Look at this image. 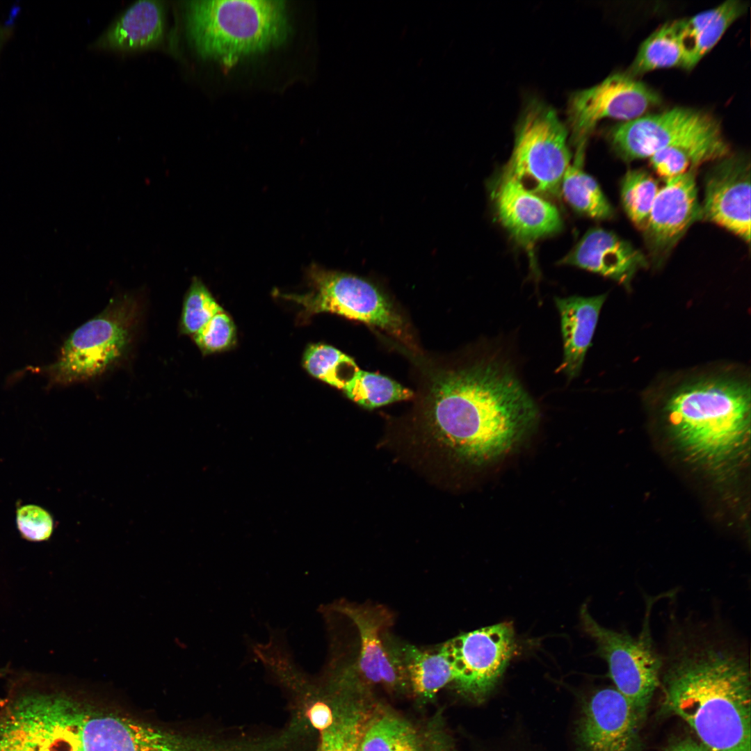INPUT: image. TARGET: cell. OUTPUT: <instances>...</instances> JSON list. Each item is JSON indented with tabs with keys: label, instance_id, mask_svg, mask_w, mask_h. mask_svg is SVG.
I'll list each match as a JSON object with an SVG mask.
<instances>
[{
	"label": "cell",
	"instance_id": "1",
	"mask_svg": "<svg viewBox=\"0 0 751 751\" xmlns=\"http://www.w3.org/2000/svg\"><path fill=\"white\" fill-rule=\"evenodd\" d=\"M433 373L424 394L426 423L435 439L462 460H496L537 423V405L501 361L483 359Z\"/></svg>",
	"mask_w": 751,
	"mask_h": 751
},
{
	"label": "cell",
	"instance_id": "2",
	"mask_svg": "<svg viewBox=\"0 0 751 751\" xmlns=\"http://www.w3.org/2000/svg\"><path fill=\"white\" fill-rule=\"evenodd\" d=\"M675 635L662 658L665 706L710 751H751L748 656L706 633Z\"/></svg>",
	"mask_w": 751,
	"mask_h": 751
},
{
	"label": "cell",
	"instance_id": "3",
	"mask_svg": "<svg viewBox=\"0 0 751 751\" xmlns=\"http://www.w3.org/2000/svg\"><path fill=\"white\" fill-rule=\"evenodd\" d=\"M85 706L45 676L13 678L0 702V751H84Z\"/></svg>",
	"mask_w": 751,
	"mask_h": 751
},
{
	"label": "cell",
	"instance_id": "4",
	"mask_svg": "<svg viewBox=\"0 0 751 751\" xmlns=\"http://www.w3.org/2000/svg\"><path fill=\"white\" fill-rule=\"evenodd\" d=\"M673 433L690 451L717 458L733 451L749 428L750 389L725 376L699 378L670 394L665 405Z\"/></svg>",
	"mask_w": 751,
	"mask_h": 751
},
{
	"label": "cell",
	"instance_id": "5",
	"mask_svg": "<svg viewBox=\"0 0 751 751\" xmlns=\"http://www.w3.org/2000/svg\"><path fill=\"white\" fill-rule=\"evenodd\" d=\"M186 18L198 53L226 64L277 46L289 33L282 1H192Z\"/></svg>",
	"mask_w": 751,
	"mask_h": 751
},
{
	"label": "cell",
	"instance_id": "6",
	"mask_svg": "<svg viewBox=\"0 0 751 751\" xmlns=\"http://www.w3.org/2000/svg\"><path fill=\"white\" fill-rule=\"evenodd\" d=\"M137 304L130 296L110 301L99 314L77 328L64 342L57 360L35 369L49 383L67 385L100 376L117 363L131 344Z\"/></svg>",
	"mask_w": 751,
	"mask_h": 751
},
{
	"label": "cell",
	"instance_id": "7",
	"mask_svg": "<svg viewBox=\"0 0 751 751\" xmlns=\"http://www.w3.org/2000/svg\"><path fill=\"white\" fill-rule=\"evenodd\" d=\"M569 131L550 105L533 99L525 106L503 175L537 195L558 196L572 161Z\"/></svg>",
	"mask_w": 751,
	"mask_h": 751
},
{
	"label": "cell",
	"instance_id": "8",
	"mask_svg": "<svg viewBox=\"0 0 751 751\" xmlns=\"http://www.w3.org/2000/svg\"><path fill=\"white\" fill-rule=\"evenodd\" d=\"M309 291L280 294L300 305L302 317L334 313L378 328L398 338L407 336L405 321L388 297L373 283L354 275L312 265L307 271Z\"/></svg>",
	"mask_w": 751,
	"mask_h": 751
},
{
	"label": "cell",
	"instance_id": "9",
	"mask_svg": "<svg viewBox=\"0 0 751 751\" xmlns=\"http://www.w3.org/2000/svg\"><path fill=\"white\" fill-rule=\"evenodd\" d=\"M580 617L584 631L597 645V654L608 664L615 688L643 720L659 684L663 664L653 645L649 613L637 637L602 627L592 618L586 604L581 608Z\"/></svg>",
	"mask_w": 751,
	"mask_h": 751
},
{
	"label": "cell",
	"instance_id": "10",
	"mask_svg": "<svg viewBox=\"0 0 751 751\" xmlns=\"http://www.w3.org/2000/svg\"><path fill=\"white\" fill-rule=\"evenodd\" d=\"M659 95L630 74L615 73L588 88L571 95L567 104V129L576 153H584L597 124L604 118L629 121L658 106Z\"/></svg>",
	"mask_w": 751,
	"mask_h": 751
},
{
	"label": "cell",
	"instance_id": "11",
	"mask_svg": "<svg viewBox=\"0 0 751 751\" xmlns=\"http://www.w3.org/2000/svg\"><path fill=\"white\" fill-rule=\"evenodd\" d=\"M451 665L453 681L466 693H488L503 673L515 649L512 626L506 622L462 633L440 647Z\"/></svg>",
	"mask_w": 751,
	"mask_h": 751
},
{
	"label": "cell",
	"instance_id": "12",
	"mask_svg": "<svg viewBox=\"0 0 751 751\" xmlns=\"http://www.w3.org/2000/svg\"><path fill=\"white\" fill-rule=\"evenodd\" d=\"M81 737L84 751H201L178 732L87 705Z\"/></svg>",
	"mask_w": 751,
	"mask_h": 751
},
{
	"label": "cell",
	"instance_id": "13",
	"mask_svg": "<svg viewBox=\"0 0 751 751\" xmlns=\"http://www.w3.org/2000/svg\"><path fill=\"white\" fill-rule=\"evenodd\" d=\"M705 179L702 219L750 241V163L742 154L717 161Z\"/></svg>",
	"mask_w": 751,
	"mask_h": 751
},
{
	"label": "cell",
	"instance_id": "14",
	"mask_svg": "<svg viewBox=\"0 0 751 751\" xmlns=\"http://www.w3.org/2000/svg\"><path fill=\"white\" fill-rule=\"evenodd\" d=\"M715 120L705 112L675 107L617 124L609 130L608 139L619 156L631 161L650 158L672 143Z\"/></svg>",
	"mask_w": 751,
	"mask_h": 751
},
{
	"label": "cell",
	"instance_id": "15",
	"mask_svg": "<svg viewBox=\"0 0 751 751\" xmlns=\"http://www.w3.org/2000/svg\"><path fill=\"white\" fill-rule=\"evenodd\" d=\"M696 172L667 179L658 192L642 230L655 264H661L690 227L702 219Z\"/></svg>",
	"mask_w": 751,
	"mask_h": 751
},
{
	"label": "cell",
	"instance_id": "16",
	"mask_svg": "<svg viewBox=\"0 0 751 751\" xmlns=\"http://www.w3.org/2000/svg\"><path fill=\"white\" fill-rule=\"evenodd\" d=\"M641 719L615 687L595 691L586 705L579 739L586 751H640Z\"/></svg>",
	"mask_w": 751,
	"mask_h": 751
},
{
	"label": "cell",
	"instance_id": "17",
	"mask_svg": "<svg viewBox=\"0 0 751 751\" xmlns=\"http://www.w3.org/2000/svg\"><path fill=\"white\" fill-rule=\"evenodd\" d=\"M342 606V612L356 625L360 638L358 671L373 683L389 687L403 684L407 678L397 642L384 637V629L391 623L389 613L380 606L349 604Z\"/></svg>",
	"mask_w": 751,
	"mask_h": 751
},
{
	"label": "cell",
	"instance_id": "18",
	"mask_svg": "<svg viewBox=\"0 0 751 751\" xmlns=\"http://www.w3.org/2000/svg\"><path fill=\"white\" fill-rule=\"evenodd\" d=\"M502 225L524 243L556 233L562 227L557 208L514 179L502 175L494 193Z\"/></svg>",
	"mask_w": 751,
	"mask_h": 751
},
{
	"label": "cell",
	"instance_id": "19",
	"mask_svg": "<svg viewBox=\"0 0 751 751\" xmlns=\"http://www.w3.org/2000/svg\"><path fill=\"white\" fill-rule=\"evenodd\" d=\"M628 284L647 265L645 255L612 232L589 229L561 261Z\"/></svg>",
	"mask_w": 751,
	"mask_h": 751
},
{
	"label": "cell",
	"instance_id": "20",
	"mask_svg": "<svg viewBox=\"0 0 751 751\" xmlns=\"http://www.w3.org/2000/svg\"><path fill=\"white\" fill-rule=\"evenodd\" d=\"M606 298V294H601L554 299L563 345V358L558 371L569 379L577 377L581 371Z\"/></svg>",
	"mask_w": 751,
	"mask_h": 751
},
{
	"label": "cell",
	"instance_id": "21",
	"mask_svg": "<svg viewBox=\"0 0 751 751\" xmlns=\"http://www.w3.org/2000/svg\"><path fill=\"white\" fill-rule=\"evenodd\" d=\"M729 154V145L717 120L655 153L650 165L664 181Z\"/></svg>",
	"mask_w": 751,
	"mask_h": 751
},
{
	"label": "cell",
	"instance_id": "22",
	"mask_svg": "<svg viewBox=\"0 0 751 751\" xmlns=\"http://www.w3.org/2000/svg\"><path fill=\"white\" fill-rule=\"evenodd\" d=\"M164 34L161 2L138 1L128 8L101 37L100 47L118 50H138L157 45Z\"/></svg>",
	"mask_w": 751,
	"mask_h": 751
},
{
	"label": "cell",
	"instance_id": "23",
	"mask_svg": "<svg viewBox=\"0 0 751 751\" xmlns=\"http://www.w3.org/2000/svg\"><path fill=\"white\" fill-rule=\"evenodd\" d=\"M740 0H727L692 17L678 19L684 53V68L693 67L746 10Z\"/></svg>",
	"mask_w": 751,
	"mask_h": 751
},
{
	"label": "cell",
	"instance_id": "24",
	"mask_svg": "<svg viewBox=\"0 0 751 751\" xmlns=\"http://www.w3.org/2000/svg\"><path fill=\"white\" fill-rule=\"evenodd\" d=\"M397 647L407 678L418 694L433 696L453 681L451 665L440 647L430 652L398 642Z\"/></svg>",
	"mask_w": 751,
	"mask_h": 751
},
{
	"label": "cell",
	"instance_id": "25",
	"mask_svg": "<svg viewBox=\"0 0 751 751\" xmlns=\"http://www.w3.org/2000/svg\"><path fill=\"white\" fill-rule=\"evenodd\" d=\"M583 159L574 158L563 177L560 192L576 211L598 220L611 218L614 210L596 180L583 170Z\"/></svg>",
	"mask_w": 751,
	"mask_h": 751
},
{
	"label": "cell",
	"instance_id": "26",
	"mask_svg": "<svg viewBox=\"0 0 751 751\" xmlns=\"http://www.w3.org/2000/svg\"><path fill=\"white\" fill-rule=\"evenodd\" d=\"M684 66L678 19L656 29L641 44L631 66V75L659 68Z\"/></svg>",
	"mask_w": 751,
	"mask_h": 751
},
{
	"label": "cell",
	"instance_id": "27",
	"mask_svg": "<svg viewBox=\"0 0 751 751\" xmlns=\"http://www.w3.org/2000/svg\"><path fill=\"white\" fill-rule=\"evenodd\" d=\"M343 391L349 399L368 409L410 399L414 395L412 390L385 376L361 369Z\"/></svg>",
	"mask_w": 751,
	"mask_h": 751
},
{
	"label": "cell",
	"instance_id": "28",
	"mask_svg": "<svg viewBox=\"0 0 751 751\" xmlns=\"http://www.w3.org/2000/svg\"><path fill=\"white\" fill-rule=\"evenodd\" d=\"M303 365L314 377L342 390L360 369L350 356L334 347L319 344L307 348Z\"/></svg>",
	"mask_w": 751,
	"mask_h": 751
},
{
	"label": "cell",
	"instance_id": "29",
	"mask_svg": "<svg viewBox=\"0 0 751 751\" xmlns=\"http://www.w3.org/2000/svg\"><path fill=\"white\" fill-rule=\"evenodd\" d=\"M659 191L656 180L646 170H628L620 183L622 207L633 224L644 229Z\"/></svg>",
	"mask_w": 751,
	"mask_h": 751
},
{
	"label": "cell",
	"instance_id": "30",
	"mask_svg": "<svg viewBox=\"0 0 751 751\" xmlns=\"http://www.w3.org/2000/svg\"><path fill=\"white\" fill-rule=\"evenodd\" d=\"M360 751H418L412 729L403 722L385 717L369 729Z\"/></svg>",
	"mask_w": 751,
	"mask_h": 751
},
{
	"label": "cell",
	"instance_id": "31",
	"mask_svg": "<svg viewBox=\"0 0 751 751\" xmlns=\"http://www.w3.org/2000/svg\"><path fill=\"white\" fill-rule=\"evenodd\" d=\"M222 311L223 308L202 280L195 277L184 297L180 330L184 334L193 336L214 315Z\"/></svg>",
	"mask_w": 751,
	"mask_h": 751
},
{
	"label": "cell",
	"instance_id": "32",
	"mask_svg": "<svg viewBox=\"0 0 751 751\" xmlns=\"http://www.w3.org/2000/svg\"><path fill=\"white\" fill-rule=\"evenodd\" d=\"M193 339L204 354L221 351L234 344L235 326L231 318L222 311L193 335Z\"/></svg>",
	"mask_w": 751,
	"mask_h": 751
},
{
	"label": "cell",
	"instance_id": "33",
	"mask_svg": "<svg viewBox=\"0 0 751 751\" xmlns=\"http://www.w3.org/2000/svg\"><path fill=\"white\" fill-rule=\"evenodd\" d=\"M17 524L22 537L34 542L48 540L54 528L50 514L35 505L23 506L17 510Z\"/></svg>",
	"mask_w": 751,
	"mask_h": 751
},
{
	"label": "cell",
	"instance_id": "34",
	"mask_svg": "<svg viewBox=\"0 0 751 751\" xmlns=\"http://www.w3.org/2000/svg\"><path fill=\"white\" fill-rule=\"evenodd\" d=\"M307 716L312 725L319 729L328 727L332 722V712L325 704L318 702L307 711Z\"/></svg>",
	"mask_w": 751,
	"mask_h": 751
},
{
	"label": "cell",
	"instance_id": "35",
	"mask_svg": "<svg viewBox=\"0 0 751 751\" xmlns=\"http://www.w3.org/2000/svg\"><path fill=\"white\" fill-rule=\"evenodd\" d=\"M667 751H710L702 743L685 738L671 745Z\"/></svg>",
	"mask_w": 751,
	"mask_h": 751
},
{
	"label": "cell",
	"instance_id": "36",
	"mask_svg": "<svg viewBox=\"0 0 751 751\" xmlns=\"http://www.w3.org/2000/svg\"><path fill=\"white\" fill-rule=\"evenodd\" d=\"M8 673L6 668H0V678L4 677Z\"/></svg>",
	"mask_w": 751,
	"mask_h": 751
}]
</instances>
